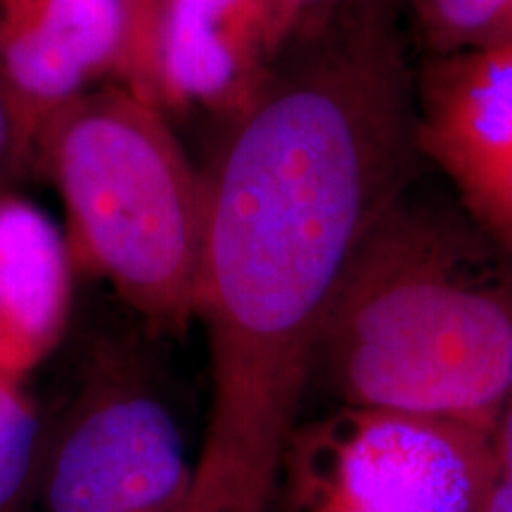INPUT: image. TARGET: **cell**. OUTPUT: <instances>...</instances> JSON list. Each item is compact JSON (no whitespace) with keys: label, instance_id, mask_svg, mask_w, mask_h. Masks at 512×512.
Here are the masks:
<instances>
[{"label":"cell","instance_id":"obj_1","mask_svg":"<svg viewBox=\"0 0 512 512\" xmlns=\"http://www.w3.org/2000/svg\"><path fill=\"white\" fill-rule=\"evenodd\" d=\"M413 79L387 12L294 43L233 124L207 176L195 318L209 339L211 408L192 501L275 512L335 294L420 155Z\"/></svg>","mask_w":512,"mask_h":512},{"label":"cell","instance_id":"obj_2","mask_svg":"<svg viewBox=\"0 0 512 512\" xmlns=\"http://www.w3.org/2000/svg\"><path fill=\"white\" fill-rule=\"evenodd\" d=\"M339 406L494 430L512 380V256L401 190L351 256L316 368Z\"/></svg>","mask_w":512,"mask_h":512},{"label":"cell","instance_id":"obj_3","mask_svg":"<svg viewBox=\"0 0 512 512\" xmlns=\"http://www.w3.org/2000/svg\"><path fill=\"white\" fill-rule=\"evenodd\" d=\"M36 155L91 264L152 330L183 332L197 313L209 183L162 107L131 88L81 93L46 126Z\"/></svg>","mask_w":512,"mask_h":512},{"label":"cell","instance_id":"obj_4","mask_svg":"<svg viewBox=\"0 0 512 512\" xmlns=\"http://www.w3.org/2000/svg\"><path fill=\"white\" fill-rule=\"evenodd\" d=\"M496 477L489 427L337 406L292 432L280 512H482Z\"/></svg>","mask_w":512,"mask_h":512},{"label":"cell","instance_id":"obj_5","mask_svg":"<svg viewBox=\"0 0 512 512\" xmlns=\"http://www.w3.org/2000/svg\"><path fill=\"white\" fill-rule=\"evenodd\" d=\"M195 465L136 351L105 344L46 437L41 512H176Z\"/></svg>","mask_w":512,"mask_h":512},{"label":"cell","instance_id":"obj_6","mask_svg":"<svg viewBox=\"0 0 512 512\" xmlns=\"http://www.w3.org/2000/svg\"><path fill=\"white\" fill-rule=\"evenodd\" d=\"M119 0H0V98L24 166L46 126L124 53Z\"/></svg>","mask_w":512,"mask_h":512},{"label":"cell","instance_id":"obj_7","mask_svg":"<svg viewBox=\"0 0 512 512\" xmlns=\"http://www.w3.org/2000/svg\"><path fill=\"white\" fill-rule=\"evenodd\" d=\"M297 41L290 0H166L162 105H202L235 124Z\"/></svg>","mask_w":512,"mask_h":512},{"label":"cell","instance_id":"obj_8","mask_svg":"<svg viewBox=\"0 0 512 512\" xmlns=\"http://www.w3.org/2000/svg\"><path fill=\"white\" fill-rule=\"evenodd\" d=\"M415 86V145L463 195L512 159V46L427 57Z\"/></svg>","mask_w":512,"mask_h":512},{"label":"cell","instance_id":"obj_9","mask_svg":"<svg viewBox=\"0 0 512 512\" xmlns=\"http://www.w3.org/2000/svg\"><path fill=\"white\" fill-rule=\"evenodd\" d=\"M69 304L60 235L29 202L0 197V377L17 382L55 347Z\"/></svg>","mask_w":512,"mask_h":512},{"label":"cell","instance_id":"obj_10","mask_svg":"<svg viewBox=\"0 0 512 512\" xmlns=\"http://www.w3.org/2000/svg\"><path fill=\"white\" fill-rule=\"evenodd\" d=\"M48 430L17 382L0 377V512H34Z\"/></svg>","mask_w":512,"mask_h":512},{"label":"cell","instance_id":"obj_11","mask_svg":"<svg viewBox=\"0 0 512 512\" xmlns=\"http://www.w3.org/2000/svg\"><path fill=\"white\" fill-rule=\"evenodd\" d=\"M427 57L486 48L508 19L512 0H403Z\"/></svg>","mask_w":512,"mask_h":512},{"label":"cell","instance_id":"obj_12","mask_svg":"<svg viewBox=\"0 0 512 512\" xmlns=\"http://www.w3.org/2000/svg\"><path fill=\"white\" fill-rule=\"evenodd\" d=\"M126 22L117 74L126 88L162 107V27L166 0H119Z\"/></svg>","mask_w":512,"mask_h":512},{"label":"cell","instance_id":"obj_13","mask_svg":"<svg viewBox=\"0 0 512 512\" xmlns=\"http://www.w3.org/2000/svg\"><path fill=\"white\" fill-rule=\"evenodd\" d=\"M467 214L512 256V159L460 195Z\"/></svg>","mask_w":512,"mask_h":512},{"label":"cell","instance_id":"obj_14","mask_svg":"<svg viewBox=\"0 0 512 512\" xmlns=\"http://www.w3.org/2000/svg\"><path fill=\"white\" fill-rule=\"evenodd\" d=\"M290 3L299 19V41H311L368 22L377 15L396 12L399 0H290Z\"/></svg>","mask_w":512,"mask_h":512},{"label":"cell","instance_id":"obj_15","mask_svg":"<svg viewBox=\"0 0 512 512\" xmlns=\"http://www.w3.org/2000/svg\"><path fill=\"white\" fill-rule=\"evenodd\" d=\"M24 162L19 155L15 128H12L10 114L5 110V102L0 98V197L8 195L10 183L22 174Z\"/></svg>","mask_w":512,"mask_h":512},{"label":"cell","instance_id":"obj_16","mask_svg":"<svg viewBox=\"0 0 512 512\" xmlns=\"http://www.w3.org/2000/svg\"><path fill=\"white\" fill-rule=\"evenodd\" d=\"M491 437H494L496 475L512 477V380L508 384V392L503 396L501 408L496 413Z\"/></svg>","mask_w":512,"mask_h":512},{"label":"cell","instance_id":"obj_17","mask_svg":"<svg viewBox=\"0 0 512 512\" xmlns=\"http://www.w3.org/2000/svg\"><path fill=\"white\" fill-rule=\"evenodd\" d=\"M482 512H512V477L496 475Z\"/></svg>","mask_w":512,"mask_h":512},{"label":"cell","instance_id":"obj_18","mask_svg":"<svg viewBox=\"0 0 512 512\" xmlns=\"http://www.w3.org/2000/svg\"><path fill=\"white\" fill-rule=\"evenodd\" d=\"M491 46H512V10H510L508 19H505V22H503L501 31H498L496 41L491 43ZM486 48H489V46H486Z\"/></svg>","mask_w":512,"mask_h":512},{"label":"cell","instance_id":"obj_19","mask_svg":"<svg viewBox=\"0 0 512 512\" xmlns=\"http://www.w3.org/2000/svg\"><path fill=\"white\" fill-rule=\"evenodd\" d=\"M176 512H226V510H219V508H211V505H204V503H197L192 501L190 494L185 498V503L178 508Z\"/></svg>","mask_w":512,"mask_h":512}]
</instances>
